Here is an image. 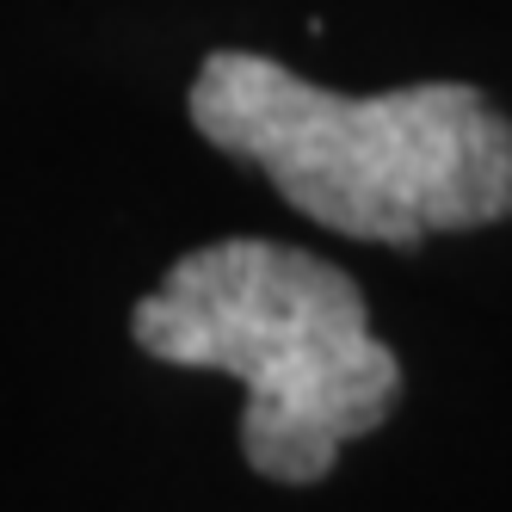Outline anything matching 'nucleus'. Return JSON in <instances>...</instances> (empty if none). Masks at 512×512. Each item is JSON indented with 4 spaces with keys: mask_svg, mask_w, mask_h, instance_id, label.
<instances>
[{
    "mask_svg": "<svg viewBox=\"0 0 512 512\" xmlns=\"http://www.w3.org/2000/svg\"><path fill=\"white\" fill-rule=\"evenodd\" d=\"M192 130L260 167L290 210L346 241L420 247L512 216V124L469 81L334 93L253 50H210Z\"/></svg>",
    "mask_w": 512,
    "mask_h": 512,
    "instance_id": "1",
    "label": "nucleus"
},
{
    "mask_svg": "<svg viewBox=\"0 0 512 512\" xmlns=\"http://www.w3.org/2000/svg\"><path fill=\"white\" fill-rule=\"evenodd\" d=\"M130 340L179 371L241 383V457L278 488L334 475L352 438L401 401V358L371 334L352 272L260 235L192 247L136 297Z\"/></svg>",
    "mask_w": 512,
    "mask_h": 512,
    "instance_id": "2",
    "label": "nucleus"
}]
</instances>
